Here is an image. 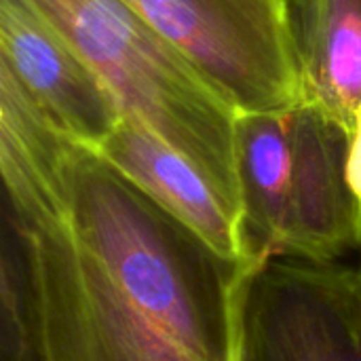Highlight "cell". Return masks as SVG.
Here are the masks:
<instances>
[{
  "mask_svg": "<svg viewBox=\"0 0 361 361\" xmlns=\"http://www.w3.org/2000/svg\"><path fill=\"white\" fill-rule=\"evenodd\" d=\"M23 222L53 361H237L233 262L93 150L0 165Z\"/></svg>",
  "mask_w": 361,
  "mask_h": 361,
  "instance_id": "1",
  "label": "cell"
},
{
  "mask_svg": "<svg viewBox=\"0 0 361 361\" xmlns=\"http://www.w3.org/2000/svg\"><path fill=\"white\" fill-rule=\"evenodd\" d=\"M112 93L121 114L195 163L241 216L239 110L125 0H32Z\"/></svg>",
  "mask_w": 361,
  "mask_h": 361,
  "instance_id": "2",
  "label": "cell"
},
{
  "mask_svg": "<svg viewBox=\"0 0 361 361\" xmlns=\"http://www.w3.org/2000/svg\"><path fill=\"white\" fill-rule=\"evenodd\" d=\"M241 226L250 260L343 262L361 245L347 182L349 133L311 106L239 114Z\"/></svg>",
  "mask_w": 361,
  "mask_h": 361,
  "instance_id": "3",
  "label": "cell"
},
{
  "mask_svg": "<svg viewBox=\"0 0 361 361\" xmlns=\"http://www.w3.org/2000/svg\"><path fill=\"white\" fill-rule=\"evenodd\" d=\"M241 114L305 106L286 0H125Z\"/></svg>",
  "mask_w": 361,
  "mask_h": 361,
  "instance_id": "4",
  "label": "cell"
},
{
  "mask_svg": "<svg viewBox=\"0 0 361 361\" xmlns=\"http://www.w3.org/2000/svg\"><path fill=\"white\" fill-rule=\"evenodd\" d=\"M237 361H361L360 269L296 256L250 264Z\"/></svg>",
  "mask_w": 361,
  "mask_h": 361,
  "instance_id": "5",
  "label": "cell"
},
{
  "mask_svg": "<svg viewBox=\"0 0 361 361\" xmlns=\"http://www.w3.org/2000/svg\"><path fill=\"white\" fill-rule=\"evenodd\" d=\"M0 63L61 133L89 150L123 116L102 78L32 0H0Z\"/></svg>",
  "mask_w": 361,
  "mask_h": 361,
  "instance_id": "6",
  "label": "cell"
},
{
  "mask_svg": "<svg viewBox=\"0 0 361 361\" xmlns=\"http://www.w3.org/2000/svg\"><path fill=\"white\" fill-rule=\"evenodd\" d=\"M93 152L220 256L233 262H254L247 254L241 218L195 163L146 127L121 116Z\"/></svg>",
  "mask_w": 361,
  "mask_h": 361,
  "instance_id": "7",
  "label": "cell"
},
{
  "mask_svg": "<svg viewBox=\"0 0 361 361\" xmlns=\"http://www.w3.org/2000/svg\"><path fill=\"white\" fill-rule=\"evenodd\" d=\"M305 104L343 127L361 108V0H286Z\"/></svg>",
  "mask_w": 361,
  "mask_h": 361,
  "instance_id": "8",
  "label": "cell"
},
{
  "mask_svg": "<svg viewBox=\"0 0 361 361\" xmlns=\"http://www.w3.org/2000/svg\"><path fill=\"white\" fill-rule=\"evenodd\" d=\"M0 361H53L32 243L6 203L0 243Z\"/></svg>",
  "mask_w": 361,
  "mask_h": 361,
  "instance_id": "9",
  "label": "cell"
},
{
  "mask_svg": "<svg viewBox=\"0 0 361 361\" xmlns=\"http://www.w3.org/2000/svg\"><path fill=\"white\" fill-rule=\"evenodd\" d=\"M347 182L355 199L361 203V108L355 114L353 127L349 131L347 146Z\"/></svg>",
  "mask_w": 361,
  "mask_h": 361,
  "instance_id": "10",
  "label": "cell"
},
{
  "mask_svg": "<svg viewBox=\"0 0 361 361\" xmlns=\"http://www.w3.org/2000/svg\"><path fill=\"white\" fill-rule=\"evenodd\" d=\"M357 269H360V273H361V245H360V267H357Z\"/></svg>",
  "mask_w": 361,
  "mask_h": 361,
  "instance_id": "11",
  "label": "cell"
}]
</instances>
